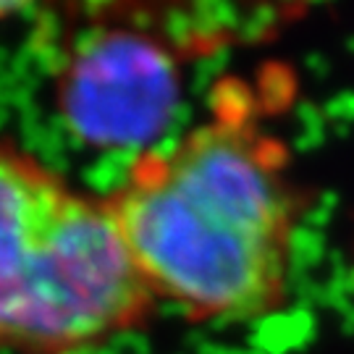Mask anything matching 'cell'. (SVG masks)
Returning a JSON list of instances; mask_svg holds the SVG:
<instances>
[{
  "label": "cell",
  "mask_w": 354,
  "mask_h": 354,
  "mask_svg": "<svg viewBox=\"0 0 354 354\" xmlns=\"http://www.w3.org/2000/svg\"><path fill=\"white\" fill-rule=\"evenodd\" d=\"M181 58L134 21H89L66 39L55 66V105L92 150H152L181 102Z\"/></svg>",
  "instance_id": "3957f363"
},
{
  "label": "cell",
  "mask_w": 354,
  "mask_h": 354,
  "mask_svg": "<svg viewBox=\"0 0 354 354\" xmlns=\"http://www.w3.org/2000/svg\"><path fill=\"white\" fill-rule=\"evenodd\" d=\"M24 8L26 6H21V3H19V6H16V3H0V21H6L13 13H21Z\"/></svg>",
  "instance_id": "277c9868"
},
{
  "label": "cell",
  "mask_w": 354,
  "mask_h": 354,
  "mask_svg": "<svg viewBox=\"0 0 354 354\" xmlns=\"http://www.w3.org/2000/svg\"><path fill=\"white\" fill-rule=\"evenodd\" d=\"M105 205L152 297L189 320H257L289 299L302 189L239 82L171 147L137 155Z\"/></svg>",
  "instance_id": "6da1fadb"
},
{
  "label": "cell",
  "mask_w": 354,
  "mask_h": 354,
  "mask_svg": "<svg viewBox=\"0 0 354 354\" xmlns=\"http://www.w3.org/2000/svg\"><path fill=\"white\" fill-rule=\"evenodd\" d=\"M155 304L105 197L0 142V352H87L142 328Z\"/></svg>",
  "instance_id": "7a4b0ae2"
}]
</instances>
